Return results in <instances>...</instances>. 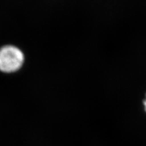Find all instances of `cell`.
<instances>
[{"instance_id": "obj_1", "label": "cell", "mask_w": 146, "mask_h": 146, "mask_svg": "<svg viewBox=\"0 0 146 146\" xmlns=\"http://www.w3.org/2000/svg\"><path fill=\"white\" fill-rule=\"evenodd\" d=\"M24 62L23 52L16 47L6 45L0 49V70L13 72L21 68Z\"/></svg>"}, {"instance_id": "obj_2", "label": "cell", "mask_w": 146, "mask_h": 146, "mask_svg": "<svg viewBox=\"0 0 146 146\" xmlns=\"http://www.w3.org/2000/svg\"><path fill=\"white\" fill-rule=\"evenodd\" d=\"M144 106H145V110L146 111V100H145V101L144 102Z\"/></svg>"}]
</instances>
